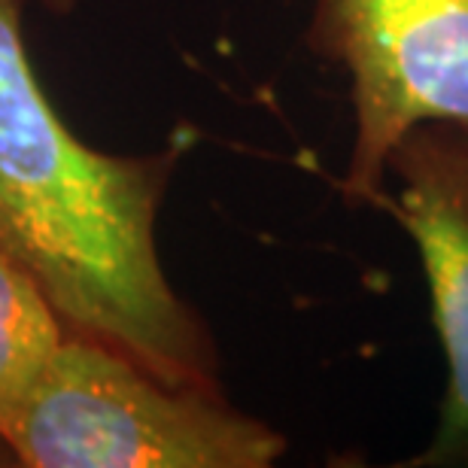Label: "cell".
Listing matches in <instances>:
<instances>
[{"label":"cell","instance_id":"cell-4","mask_svg":"<svg viewBox=\"0 0 468 468\" xmlns=\"http://www.w3.org/2000/svg\"><path fill=\"white\" fill-rule=\"evenodd\" d=\"M371 201L401 226L426 277L444 353V396L429 444L401 468H468V125L423 122L392 149L387 183Z\"/></svg>","mask_w":468,"mask_h":468},{"label":"cell","instance_id":"cell-2","mask_svg":"<svg viewBox=\"0 0 468 468\" xmlns=\"http://www.w3.org/2000/svg\"><path fill=\"white\" fill-rule=\"evenodd\" d=\"M0 441L16 468H271L289 447L226 392L174 387L73 332L0 420Z\"/></svg>","mask_w":468,"mask_h":468},{"label":"cell","instance_id":"cell-7","mask_svg":"<svg viewBox=\"0 0 468 468\" xmlns=\"http://www.w3.org/2000/svg\"><path fill=\"white\" fill-rule=\"evenodd\" d=\"M0 468H13V456H9L4 441H0Z\"/></svg>","mask_w":468,"mask_h":468},{"label":"cell","instance_id":"cell-6","mask_svg":"<svg viewBox=\"0 0 468 468\" xmlns=\"http://www.w3.org/2000/svg\"><path fill=\"white\" fill-rule=\"evenodd\" d=\"M40 4L55 16H70L73 6H77V0H40Z\"/></svg>","mask_w":468,"mask_h":468},{"label":"cell","instance_id":"cell-3","mask_svg":"<svg viewBox=\"0 0 468 468\" xmlns=\"http://www.w3.org/2000/svg\"><path fill=\"white\" fill-rule=\"evenodd\" d=\"M304 49L347 80L353 144L338 189L371 207L423 122L468 125V0H314Z\"/></svg>","mask_w":468,"mask_h":468},{"label":"cell","instance_id":"cell-1","mask_svg":"<svg viewBox=\"0 0 468 468\" xmlns=\"http://www.w3.org/2000/svg\"><path fill=\"white\" fill-rule=\"evenodd\" d=\"M183 153L113 155L80 140L34 73L25 0H0V252L40 283L68 332L174 387L226 392L217 338L158 252Z\"/></svg>","mask_w":468,"mask_h":468},{"label":"cell","instance_id":"cell-5","mask_svg":"<svg viewBox=\"0 0 468 468\" xmlns=\"http://www.w3.org/2000/svg\"><path fill=\"white\" fill-rule=\"evenodd\" d=\"M68 338L40 283L0 252V420L34 387Z\"/></svg>","mask_w":468,"mask_h":468}]
</instances>
